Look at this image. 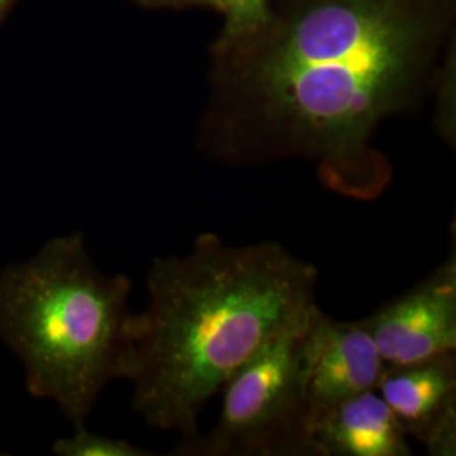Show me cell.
<instances>
[{
  "mask_svg": "<svg viewBox=\"0 0 456 456\" xmlns=\"http://www.w3.org/2000/svg\"><path fill=\"white\" fill-rule=\"evenodd\" d=\"M456 0H271L257 33L213 45L198 149L232 167L305 161L374 201L394 169L377 135L455 66Z\"/></svg>",
  "mask_w": 456,
  "mask_h": 456,
  "instance_id": "1",
  "label": "cell"
},
{
  "mask_svg": "<svg viewBox=\"0 0 456 456\" xmlns=\"http://www.w3.org/2000/svg\"><path fill=\"white\" fill-rule=\"evenodd\" d=\"M318 269L274 240L230 245L196 237L183 256L156 257L147 306L132 313L122 380L149 426L186 438L228 379L316 301Z\"/></svg>",
  "mask_w": 456,
  "mask_h": 456,
  "instance_id": "2",
  "label": "cell"
},
{
  "mask_svg": "<svg viewBox=\"0 0 456 456\" xmlns=\"http://www.w3.org/2000/svg\"><path fill=\"white\" fill-rule=\"evenodd\" d=\"M131 279L103 274L82 232L54 237L0 273V337L22 362L26 389L73 424L122 379Z\"/></svg>",
  "mask_w": 456,
  "mask_h": 456,
  "instance_id": "3",
  "label": "cell"
},
{
  "mask_svg": "<svg viewBox=\"0 0 456 456\" xmlns=\"http://www.w3.org/2000/svg\"><path fill=\"white\" fill-rule=\"evenodd\" d=\"M316 306L228 379L215 426L181 440L173 455L314 456L303 340Z\"/></svg>",
  "mask_w": 456,
  "mask_h": 456,
  "instance_id": "4",
  "label": "cell"
},
{
  "mask_svg": "<svg viewBox=\"0 0 456 456\" xmlns=\"http://www.w3.org/2000/svg\"><path fill=\"white\" fill-rule=\"evenodd\" d=\"M386 367L456 354V250L406 293L362 318Z\"/></svg>",
  "mask_w": 456,
  "mask_h": 456,
  "instance_id": "5",
  "label": "cell"
},
{
  "mask_svg": "<svg viewBox=\"0 0 456 456\" xmlns=\"http://www.w3.org/2000/svg\"><path fill=\"white\" fill-rule=\"evenodd\" d=\"M386 370L363 320H335L320 305L303 340V377L311 423L326 409L362 392L375 391Z\"/></svg>",
  "mask_w": 456,
  "mask_h": 456,
  "instance_id": "6",
  "label": "cell"
},
{
  "mask_svg": "<svg viewBox=\"0 0 456 456\" xmlns=\"http://www.w3.org/2000/svg\"><path fill=\"white\" fill-rule=\"evenodd\" d=\"M377 392L428 455H456V355L386 367Z\"/></svg>",
  "mask_w": 456,
  "mask_h": 456,
  "instance_id": "7",
  "label": "cell"
},
{
  "mask_svg": "<svg viewBox=\"0 0 456 456\" xmlns=\"http://www.w3.org/2000/svg\"><path fill=\"white\" fill-rule=\"evenodd\" d=\"M314 456H409L408 436L375 391L326 409L311 423Z\"/></svg>",
  "mask_w": 456,
  "mask_h": 456,
  "instance_id": "8",
  "label": "cell"
},
{
  "mask_svg": "<svg viewBox=\"0 0 456 456\" xmlns=\"http://www.w3.org/2000/svg\"><path fill=\"white\" fill-rule=\"evenodd\" d=\"M53 453L58 456H149L151 452L107 435L90 431L85 423L73 424V435L60 438L53 444Z\"/></svg>",
  "mask_w": 456,
  "mask_h": 456,
  "instance_id": "9",
  "label": "cell"
},
{
  "mask_svg": "<svg viewBox=\"0 0 456 456\" xmlns=\"http://www.w3.org/2000/svg\"><path fill=\"white\" fill-rule=\"evenodd\" d=\"M271 0H220L224 28L213 45H228L257 33L269 19Z\"/></svg>",
  "mask_w": 456,
  "mask_h": 456,
  "instance_id": "10",
  "label": "cell"
},
{
  "mask_svg": "<svg viewBox=\"0 0 456 456\" xmlns=\"http://www.w3.org/2000/svg\"><path fill=\"white\" fill-rule=\"evenodd\" d=\"M158 5H173V7H210L220 12V0H144Z\"/></svg>",
  "mask_w": 456,
  "mask_h": 456,
  "instance_id": "11",
  "label": "cell"
}]
</instances>
